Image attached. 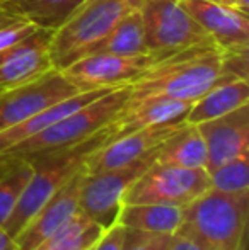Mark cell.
Wrapping results in <instances>:
<instances>
[{"label": "cell", "mask_w": 249, "mask_h": 250, "mask_svg": "<svg viewBox=\"0 0 249 250\" xmlns=\"http://www.w3.org/2000/svg\"><path fill=\"white\" fill-rule=\"evenodd\" d=\"M3 162H5V160H3V158L0 157V170H2V167H3Z\"/></svg>", "instance_id": "1f68e13d"}, {"label": "cell", "mask_w": 249, "mask_h": 250, "mask_svg": "<svg viewBox=\"0 0 249 250\" xmlns=\"http://www.w3.org/2000/svg\"><path fill=\"white\" fill-rule=\"evenodd\" d=\"M91 53H111V55L123 56L147 55L149 48H147L140 7H135L121 17L116 26L94 46Z\"/></svg>", "instance_id": "7402d4cb"}, {"label": "cell", "mask_w": 249, "mask_h": 250, "mask_svg": "<svg viewBox=\"0 0 249 250\" xmlns=\"http://www.w3.org/2000/svg\"><path fill=\"white\" fill-rule=\"evenodd\" d=\"M212 2L224 3V5H230V7H236V9L248 12V2H249V0H212Z\"/></svg>", "instance_id": "4dcf8cb0"}, {"label": "cell", "mask_w": 249, "mask_h": 250, "mask_svg": "<svg viewBox=\"0 0 249 250\" xmlns=\"http://www.w3.org/2000/svg\"><path fill=\"white\" fill-rule=\"evenodd\" d=\"M104 230L106 228L79 209L34 250H92Z\"/></svg>", "instance_id": "603a6c76"}, {"label": "cell", "mask_w": 249, "mask_h": 250, "mask_svg": "<svg viewBox=\"0 0 249 250\" xmlns=\"http://www.w3.org/2000/svg\"><path fill=\"white\" fill-rule=\"evenodd\" d=\"M84 0H0V12L21 17L40 29L57 31Z\"/></svg>", "instance_id": "ffe728a7"}, {"label": "cell", "mask_w": 249, "mask_h": 250, "mask_svg": "<svg viewBox=\"0 0 249 250\" xmlns=\"http://www.w3.org/2000/svg\"><path fill=\"white\" fill-rule=\"evenodd\" d=\"M0 250H19L14 237H10L2 227H0Z\"/></svg>", "instance_id": "f546056e"}, {"label": "cell", "mask_w": 249, "mask_h": 250, "mask_svg": "<svg viewBox=\"0 0 249 250\" xmlns=\"http://www.w3.org/2000/svg\"><path fill=\"white\" fill-rule=\"evenodd\" d=\"M125 238V228L118 223H113L104 230L101 238L96 242L92 250H121Z\"/></svg>", "instance_id": "83f0119b"}, {"label": "cell", "mask_w": 249, "mask_h": 250, "mask_svg": "<svg viewBox=\"0 0 249 250\" xmlns=\"http://www.w3.org/2000/svg\"><path fill=\"white\" fill-rule=\"evenodd\" d=\"M53 31L38 29L24 43L0 55V90L29 82L51 70L50 41Z\"/></svg>", "instance_id": "9a60e30c"}, {"label": "cell", "mask_w": 249, "mask_h": 250, "mask_svg": "<svg viewBox=\"0 0 249 250\" xmlns=\"http://www.w3.org/2000/svg\"><path fill=\"white\" fill-rule=\"evenodd\" d=\"M40 27L21 17H12L0 12V55L14 50L33 36Z\"/></svg>", "instance_id": "484cf974"}, {"label": "cell", "mask_w": 249, "mask_h": 250, "mask_svg": "<svg viewBox=\"0 0 249 250\" xmlns=\"http://www.w3.org/2000/svg\"><path fill=\"white\" fill-rule=\"evenodd\" d=\"M108 143V131L106 128L101 129L97 135L86 142L79 143L70 148H63L57 151H48V153L33 155L29 158L33 164V174L24 188L23 196L17 201L16 208L10 213L9 220L3 223V230L16 237L26 223L40 211V208L46 203L58 189L72 177L75 172H79L84 165V160L91 151L97 146Z\"/></svg>", "instance_id": "3957f363"}, {"label": "cell", "mask_w": 249, "mask_h": 250, "mask_svg": "<svg viewBox=\"0 0 249 250\" xmlns=\"http://www.w3.org/2000/svg\"><path fill=\"white\" fill-rule=\"evenodd\" d=\"M79 92L67 80L62 70H48L46 73L0 90V133L21 125L48 105L72 97Z\"/></svg>", "instance_id": "9c48e42d"}, {"label": "cell", "mask_w": 249, "mask_h": 250, "mask_svg": "<svg viewBox=\"0 0 249 250\" xmlns=\"http://www.w3.org/2000/svg\"><path fill=\"white\" fill-rule=\"evenodd\" d=\"M183 213L184 206L154 203H123L120 206L114 223L121 225L125 228H130V230L174 235L178 233L181 223H183Z\"/></svg>", "instance_id": "d6986e66"}, {"label": "cell", "mask_w": 249, "mask_h": 250, "mask_svg": "<svg viewBox=\"0 0 249 250\" xmlns=\"http://www.w3.org/2000/svg\"><path fill=\"white\" fill-rule=\"evenodd\" d=\"M157 148L123 167L84 175L79 208L101 227L108 228L116 221L118 211L128 188L156 162Z\"/></svg>", "instance_id": "ba28073f"}, {"label": "cell", "mask_w": 249, "mask_h": 250, "mask_svg": "<svg viewBox=\"0 0 249 250\" xmlns=\"http://www.w3.org/2000/svg\"><path fill=\"white\" fill-rule=\"evenodd\" d=\"M156 164L206 170V146L198 126L184 123L166 142L160 143L157 146Z\"/></svg>", "instance_id": "44dd1931"}, {"label": "cell", "mask_w": 249, "mask_h": 250, "mask_svg": "<svg viewBox=\"0 0 249 250\" xmlns=\"http://www.w3.org/2000/svg\"><path fill=\"white\" fill-rule=\"evenodd\" d=\"M206 189H210V177L205 168H184L154 162L128 188L123 203L186 206Z\"/></svg>", "instance_id": "52a82bcc"}, {"label": "cell", "mask_w": 249, "mask_h": 250, "mask_svg": "<svg viewBox=\"0 0 249 250\" xmlns=\"http://www.w3.org/2000/svg\"><path fill=\"white\" fill-rule=\"evenodd\" d=\"M183 125L184 121L166 123V125L149 126V128L135 129L123 136H118V138L97 146L96 150L87 155L82 165L84 172L97 174V172L113 170V168L132 164L140 157L156 150Z\"/></svg>", "instance_id": "8fae6325"}, {"label": "cell", "mask_w": 249, "mask_h": 250, "mask_svg": "<svg viewBox=\"0 0 249 250\" xmlns=\"http://www.w3.org/2000/svg\"><path fill=\"white\" fill-rule=\"evenodd\" d=\"M3 167L0 170V227L9 220L24 188L33 174V164L24 157H2Z\"/></svg>", "instance_id": "cb8c5ba5"}, {"label": "cell", "mask_w": 249, "mask_h": 250, "mask_svg": "<svg viewBox=\"0 0 249 250\" xmlns=\"http://www.w3.org/2000/svg\"><path fill=\"white\" fill-rule=\"evenodd\" d=\"M166 250H206L202 244L183 233H174Z\"/></svg>", "instance_id": "f1b7e54d"}, {"label": "cell", "mask_w": 249, "mask_h": 250, "mask_svg": "<svg viewBox=\"0 0 249 250\" xmlns=\"http://www.w3.org/2000/svg\"><path fill=\"white\" fill-rule=\"evenodd\" d=\"M249 218V192L229 194L206 189L184 206L178 233L191 237L206 250H244Z\"/></svg>", "instance_id": "7a4b0ae2"}, {"label": "cell", "mask_w": 249, "mask_h": 250, "mask_svg": "<svg viewBox=\"0 0 249 250\" xmlns=\"http://www.w3.org/2000/svg\"><path fill=\"white\" fill-rule=\"evenodd\" d=\"M116 89V87H114ZM111 89H97V90H87V92H77L75 96L67 97L60 102L48 105L46 109L36 112L34 116H31L29 119H26L21 125L14 126L10 129L0 133V155L5 153L7 150H10L12 146H16L17 143L24 142V140L31 138V136L38 135V133L45 131L46 128H50L51 125H55L57 121H60L62 118H65L67 114L77 111L82 105L89 104L91 101L97 99L103 94H106Z\"/></svg>", "instance_id": "e0dca14e"}, {"label": "cell", "mask_w": 249, "mask_h": 250, "mask_svg": "<svg viewBox=\"0 0 249 250\" xmlns=\"http://www.w3.org/2000/svg\"><path fill=\"white\" fill-rule=\"evenodd\" d=\"M181 3L219 50L224 53H248V12L212 0H181Z\"/></svg>", "instance_id": "7c38bea8"}, {"label": "cell", "mask_w": 249, "mask_h": 250, "mask_svg": "<svg viewBox=\"0 0 249 250\" xmlns=\"http://www.w3.org/2000/svg\"><path fill=\"white\" fill-rule=\"evenodd\" d=\"M246 104H249L248 79L234 77V79L217 83L208 92H205L193 102L184 116V123L202 125V123L229 114Z\"/></svg>", "instance_id": "ac0fdd59"}, {"label": "cell", "mask_w": 249, "mask_h": 250, "mask_svg": "<svg viewBox=\"0 0 249 250\" xmlns=\"http://www.w3.org/2000/svg\"><path fill=\"white\" fill-rule=\"evenodd\" d=\"M143 0H84L70 19L53 31L50 60L55 70H63L89 55L116 22Z\"/></svg>", "instance_id": "5b68a950"}, {"label": "cell", "mask_w": 249, "mask_h": 250, "mask_svg": "<svg viewBox=\"0 0 249 250\" xmlns=\"http://www.w3.org/2000/svg\"><path fill=\"white\" fill-rule=\"evenodd\" d=\"M191 104L193 102L184 101H147L133 107L121 109L120 114L106 126L108 142L135 129L184 121V116Z\"/></svg>", "instance_id": "2e32d148"}, {"label": "cell", "mask_w": 249, "mask_h": 250, "mask_svg": "<svg viewBox=\"0 0 249 250\" xmlns=\"http://www.w3.org/2000/svg\"><path fill=\"white\" fill-rule=\"evenodd\" d=\"M84 175V168L75 172L14 237L19 250H34L80 209L79 198Z\"/></svg>", "instance_id": "4fadbf2b"}, {"label": "cell", "mask_w": 249, "mask_h": 250, "mask_svg": "<svg viewBox=\"0 0 249 250\" xmlns=\"http://www.w3.org/2000/svg\"><path fill=\"white\" fill-rule=\"evenodd\" d=\"M210 188L229 194H243L249 192V160L248 155H241L237 158L226 162L208 172Z\"/></svg>", "instance_id": "d4e9b609"}, {"label": "cell", "mask_w": 249, "mask_h": 250, "mask_svg": "<svg viewBox=\"0 0 249 250\" xmlns=\"http://www.w3.org/2000/svg\"><path fill=\"white\" fill-rule=\"evenodd\" d=\"M140 12L149 53L160 60L195 48L215 46L181 0H143Z\"/></svg>", "instance_id": "8992f818"}, {"label": "cell", "mask_w": 249, "mask_h": 250, "mask_svg": "<svg viewBox=\"0 0 249 250\" xmlns=\"http://www.w3.org/2000/svg\"><path fill=\"white\" fill-rule=\"evenodd\" d=\"M234 77L226 70V53L215 46L176 53L157 60L130 83L123 109L147 101L195 102L217 83Z\"/></svg>", "instance_id": "6da1fadb"}, {"label": "cell", "mask_w": 249, "mask_h": 250, "mask_svg": "<svg viewBox=\"0 0 249 250\" xmlns=\"http://www.w3.org/2000/svg\"><path fill=\"white\" fill-rule=\"evenodd\" d=\"M160 60L159 56L147 55L123 56L111 53H91L70 63L63 68L67 77L79 92L97 89H114V87L130 85L142 72Z\"/></svg>", "instance_id": "30bf717a"}, {"label": "cell", "mask_w": 249, "mask_h": 250, "mask_svg": "<svg viewBox=\"0 0 249 250\" xmlns=\"http://www.w3.org/2000/svg\"><path fill=\"white\" fill-rule=\"evenodd\" d=\"M206 146V172L249 151V104L196 125Z\"/></svg>", "instance_id": "5bb4252c"}, {"label": "cell", "mask_w": 249, "mask_h": 250, "mask_svg": "<svg viewBox=\"0 0 249 250\" xmlns=\"http://www.w3.org/2000/svg\"><path fill=\"white\" fill-rule=\"evenodd\" d=\"M128 94L130 85L108 90L101 97L67 114L45 131L17 143L0 157H33L79 145L97 135L120 114Z\"/></svg>", "instance_id": "277c9868"}, {"label": "cell", "mask_w": 249, "mask_h": 250, "mask_svg": "<svg viewBox=\"0 0 249 250\" xmlns=\"http://www.w3.org/2000/svg\"><path fill=\"white\" fill-rule=\"evenodd\" d=\"M171 237L173 235L149 233V231L125 228V238L121 250H166L171 242Z\"/></svg>", "instance_id": "4316f807"}]
</instances>
